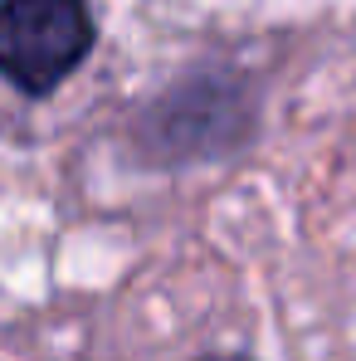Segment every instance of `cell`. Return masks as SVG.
I'll list each match as a JSON object with an SVG mask.
<instances>
[{"label":"cell","instance_id":"cell-1","mask_svg":"<svg viewBox=\"0 0 356 361\" xmlns=\"http://www.w3.org/2000/svg\"><path fill=\"white\" fill-rule=\"evenodd\" d=\"M93 20L83 0H0V73L25 93H54L88 59Z\"/></svg>","mask_w":356,"mask_h":361},{"label":"cell","instance_id":"cell-2","mask_svg":"<svg viewBox=\"0 0 356 361\" xmlns=\"http://www.w3.org/2000/svg\"><path fill=\"white\" fill-rule=\"evenodd\" d=\"M205 361H239V357H205Z\"/></svg>","mask_w":356,"mask_h":361}]
</instances>
